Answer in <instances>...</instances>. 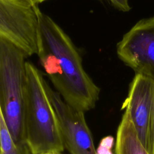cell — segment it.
I'll use <instances>...</instances> for the list:
<instances>
[{"mask_svg": "<svg viewBox=\"0 0 154 154\" xmlns=\"http://www.w3.org/2000/svg\"><path fill=\"white\" fill-rule=\"evenodd\" d=\"M36 13L44 49L56 58L57 68L49 77L62 99L73 108L84 112L94 108L100 88L84 69L82 58L71 38L38 5L32 7Z\"/></svg>", "mask_w": 154, "mask_h": 154, "instance_id": "6da1fadb", "label": "cell"}, {"mask_svg": "<svg viewBox=\"0 0 154 154\" xmlns=\"http://www.w3.org/2000/svg\"><path fill=\"white\" fill-rule=\"evenodd\" d=\"M24 124L31 154L62 152L65 147L59 120L40 71L26 61Z\"/></svg>", "mask_w": 154, "mask_h": 154, "instance_id": "7a4b0ae2", "label": "cell"}, {"mask_svg": "<svg viewBox=\"0 0 154 154\" xmlns=\"http://www.w3.org/2000/svg\"><path fill=\"white\" fill-rule=\"evenodd\" d=\"M26 57L18 47L0 37V106L15 143L22 148L28 147L24 124Z\"/></svg>", "mask_w": 154, "mask_h": 154, "instance_id": "3957f363", "label": "cell"}, {"mask_svg": "<svg viewBox=\"0 0 154 154\" xmlns=\"http://www.w3.org/2000/svg\"><path fill=\"white\" fill-rule=\"evenodd\" d=\"M0 37L18 47L27 57L38 55L44 49L34 8L12 0H0Z\"/></svg>", "mask_w": 154, "mask_h": 154, "instance_id": "277c9868", "label": "cell"}, {"mask_svg": "<svg viewBox=\"0 0 154 154\" xmlns=\"http://www.w3.org/2000/svg\"><path fill=\"white\" fill-rule=\"evenodd\" d=\"M117 54L135 73L154 79V16L139 20L124 34Z\"/></svg>", "mask_w": 154, "mask_h": 154, "instance_id": "5b68a950", "label": "cell"}, {"mask_svg": "<svg viewBox=\"0 0 154 154\" xmlns=\"http://www.w3.org/2000/svg\"><path fill=\"white\" fill-rule=\"evenodd\" d=\"M46 90L58 116L65 149L70 154H97L84 112L64 101L46 82Z\"/></svg>", "mask_w": 154, "mask_h": 154, "instance_id": "8992f818", "label": "cell"}, {"mask_svg": "<svg viewBox=\"0 0 154 154\" xmlns=\"http://www.w3.org/2000/svg\"><path fill=\"white\" fill-rule=\"evenodd\" d=\"M153 104L154 79L135 73L122 109L128 112L140 141L147 150Z\"/></svg>", "mask_w": 154, "mask_h": 154, "instance_id": "52a82bcc", "label": "cell"}, {"mask_svg": "<svg viewBox=\"0 0 154 154\" xmlns=\"http://www.w3.org/2000/svg\"><path fill=\"white\" fill-rule=\"evenodd\" d=\"M116 154H150L140 141L126 110L117 128Z\"/></svg>", "mask_w": 154, "mask_h": 154, "instance_id": "ba28073f", "label": "cell"}, {"mask_svg": "<svg viewBox=\"0 0 154 154\" xmlns=\"http://www.w3.org/2000/svg\"><path fill=\"white\" fill-rule=\"evenodd\" d=\"M0 154H31L28 147H19L6 125L0 106Z\"/></svg>", "mask_w": 154, "mask_h": 154, "instance_id": "9c48e42d", "label": "cell"}, {"mask_svg": "<svg viewBox=\"0 0 154 154\" xmlns=\"http://www.w3.org/2000/svg\"><path fill=\"white\" fill-rule=\"evenodd\" d=\"M148 152L150 154H154V104L150 119Z\"/></svg>", "mask_w": 154, "mask_h": 154, "instance_id": "30bf717a", "label": "cell"}, {"mask_svg": "<svg viewBox=\"0 0 154 154\" xmlns=\"http://www.w3.org/2000/svg\"><path fill=\"white\" fill-rule=\"evenodd\" d=\"M111 4L118 10L122 11H128L131 10L129 0H109Z\"/></svg>", "mask_w": 154, "mask_h": 154, "instance_id": "8fae6325", "label": "cell"}, {"mask_svg": "<svg viewBox=\"0 0 154 154\" xmlns=\"http://www.w3.org/2000/svg\"><path fill=\"white\" fill-rule=\"evenodd\" d=\"M16 4L25 7L32 8L35 5H38L39 4L47 0H12Z\"/></svg>", "mask_w": 154, "mask_h": 154, "instance_id": "7c38bea8", "label": "cell"}, {"mask_svg": "<svg viewBox=\"0 0 154 154\" xmlns=\"http://www.w3.org/2000/svg\"><path fill=\"white\" fill-rule=\"evenodd\" d=\"M42 154H61V153L60 152H46Z\"/></svg>", "mask_w": 154, "mask_h": 154, "instance_id": "4fadbf2b", "label": "cell"}]
</instances>
